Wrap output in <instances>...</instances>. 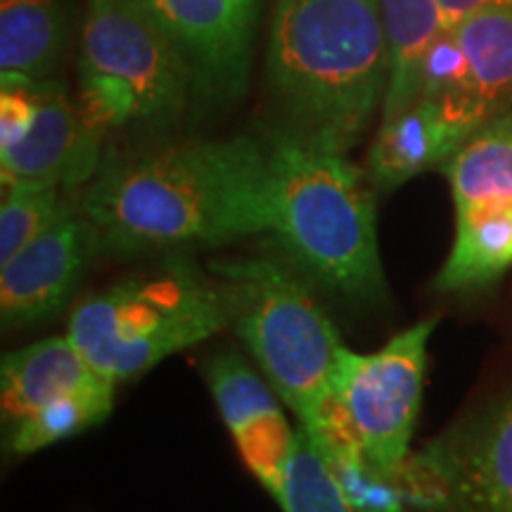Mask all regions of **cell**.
<instances>
[{
    "instance_id": "obj_1",
    "label": "cell",
    "mask_w": 512,
    "mask_h": 512,
    "mask_svg": "<svg viewBox=\"0 0 512 512\" xmlns=\"http://www.w3.org/2000/svg\"><path fill=\"white\" fill-rule=\"evenodd\" d=\"M79 204L114 254L226 245L275 223L268 150L247 136L102 159Z\"/></svg>"
},
{
    "instance_id": "obj_2",
    "label": "cell",
    "mask_w": 512,
    "mask_h": 512,
    "mask_svg": "<svg viewBox=\"0 0 512 512\" xmlns=\"http://www.w3.org/2000/svg\"><path fill=\"white\" fill-rule=\"evenodd\" d=\"M266 81L287 131L347 155L387 93L380 0H275Z\"/></svg>"
},
{
    "instance_id": "obj_3",
    "label": "cell",
    "mask_w": 512,
    "mask_h": 512,
    "mask_svg": "<svg viewBox=\"0 0 512 512\" xmlns=\"http://www.w3.org/2000/svg\"><path fill=\"white\" fill-rule=\"evenodd\" d=\"M271 235L313 283L351 304L387 299L377 247L375 185L344 152L285 131L268 147Z\"/></svg>"
},
{
    "instance_id": "obj_4",
    "label": "cell",
    "mask_w": 512,
    "mask_h": 512,
    "mask_svg": "<svg viewBox=\"0 0 512 512\" xmlns=\"http://www.w3.org/2000/svg\"><path fill=\"white\" fill-rule=\"evenodd\" d=\"M230 325L233 297L226 280L171 256L81 299L67 335L100 375L119 384Z\"/></svg>"
},
{
    "instance_id": "obj_5",
    "label": "cell",
    "mask_w": 512,
    "mask_h": 512,
    "mask_svg": "<svg viewBox=\"0 0 512 512\" xmlns=\"http://www.w3.org/2000/svg\"><path fill=\"white\" fill-rule=\"evenodd\" d=\"M233 297V328L313 439L330 430L342 339L309 290L273 259L211 264Z\"/></svg>"
},
{
    "instance_id": "obj_6",
    "label": "cell",
    "mask_w": 512,
    "mask_h": 512,
    "mask_svg": "<svg viewBox=\"0 0 512 512\" xmlns=\"http://www.w3.org/2000/svg\"><path fill=\"white\" fill-rule=\"evenodd\" d=\"M192 91L190 64L138 0H88L79 105L95 128L169 124Z\"/></svg>"
},
{
    "instance_id": "obj_7",
    "label": "cell",
    "mask_w": 512,
    "mask_h": 512,
    "mask_svg": "<svg viewBox=\"0 0 512 512\" xmlns=\"http://www.w3.org/2000/svg\"><path fill=\"white\" fill-rule=\"evenodd\" d=\"M434 328L437 318L420 320L373 354L342 347L335 373V413L330 430L316 439L347 434L370 470L399 489L411 456Z\"/></svg>"
},
{
    "instance_id": "obj_8",
    "label": "cell",
    "mask_w": 512,
    "mask_h": 512,
    "mask_svg": "<svg viewBox=\"0 0 512 512\" xmlns=\"http://www.w3.org/2000/svg\"><path fill=\"white\" fill-rule=\"evenodd\" d=\"M401 494L418 512H512V392L411 453Z\"/></svg>"
},
{
    "instance_id": "obj_9",
    "label": "cell",
    "mask_w": 512,
    "mask_h": 512,
    "mask_svg": "<svg viewBox=\"0 0 512 512\" xmlns=\"http://www.w3.org/2000/svg\"><path fill=\"white\" fill-rule=\"evenodd\" d=\"M102 136L60 81H5L0 88V181L72 190L102 164Z\"/></svg>"
},
{
    "instance_id": "obj_10",
    "label": "cell",
    "mask_w": 512,
    "mask_h": 512,
    "mask_svg": "<svg viewBox=\"0 0 512 512\" xmlns=\"http://www.w3.org/2000/svg\"><path fill=\"white\" fill-rule=\"evenodd\" d=\"M102 249L98 228L79 204L41 238L0 264L3 328L15 330L57 316Z\"/></svg>"
},
{
    "instance_id": "obj_11",
    "label": "cell",
    "mask_w": 512,
    "mask_h": 512,
    "mask_svg": "<svg viewBox=\"0 0 512 512\" xmlns=\"http://www.w3.org/2000/svg\"><path fill=\"white\" fill-rule=\"evenodd\" d=\"M190 64L195 91L238 98L247 83L256 0H138Z\"/></svg>"
},
{
    "instance_id": "obj_12",
    "label": "cell",
    "mask_w": 512,
    "mask_h": 512,
    "mask_svg": "<svg viewBox=\"0 0 512 512\" xmlns=\"http://www.w3.org/2000/svg\"><path fill=\"white\" fill-rule=\"evenodd\" d=\"M204 380L249 472L278 503L297 444V430L280 406L283 399L235 351L211 356L204 363Z\"/></svg>"
},
{
    "instance_id": "obj_13",
    "label": "cell",
    "mask_w": 512,
    "mask_h": 512,
    "mask_svg": "<svg viewBox=\"0 0 512 512\" xmlns=\"http://www.w3.org/2000/svg\"><path fill=\"white\" fill-rule=\"evenodd\" d=\"M453 31L465 48L470 76L463 91L434 105L465 143L486 121L512 107V3L486 5Z\"/></svg>"
},
{
    "instance_id": "obj_14",
    "label": "cell",
    "mask_w": 512,
    "mask_h": 512,
    "mask_svg": "<svg viewBox=\"0 0 512 512\" xmlns=\"http://www.w3.org/2000/svg\"><path fill=\"white\" fill-rule=\"evenodd\" d=\"M100 380H105V375L86 361L69 335L46 337L24 349L10 351L0 363L3 434L53 401Z\"/></svg>"
},
{
    "instance_id": "obj_15",
    "label": "cell",
    "mask_w": 512,
    "mask_h": 512,
    "mask_svg": "<svg viewBox=\"0 0 512 512\" xmlns=\"http://www.w3.org/2000/svg\"><path fill=\"white\" fill-rule=\"evenodd\" d=\"M463 145L430 100H415L399 117L380 124L368 152L375 190L392 192L432 166H444Z\"/></svg>"
},
{
    "instance_id": "obj_16",
    "label": "cell",
    "mask_w": 512,
    "mask_h": 512,
    "mask_svg": "<svg viewBox=\"0 0 512 512\" xmlns=\"http://www.w3.org/2000/svg\"><path fill=\"white\" fill-rule=\"evenodd\" d=\"M380 5L389 48V81L380 124H387L418 100L422 60L444 24L437 0H380Z\"/></svg>"
},
{
    "instance_id": "obj_17",
    "label": "cell",
    "mask_w": 512,
    "mask_h": 512,
    "mask_svg": "<svg viewBox=\"0 0 512 512\" xmlns=\"http://www.w3.org/2000/svg\"><path fill=\"white\" fill-rule=\"evenodd\" d=\"M62 46L60 0H0V81L50 79Z\"/></svg>"
},
{
    "instance_id": "obj_18",
    "label": "cell",
    "mask_w": 512,
    "mask_h": 512,
    "mask_svg": "<svg viewBox=\"0 0 512 512\" xmlns=\"http://www.w3.org/2000/svg\"><path fill=\"white\" fill-rule=\"evenodd\" d=\"M441 169L456 207L489 195L512 197V110L486 121Z\"/></svg>"
},
{
    "instance_id": "obj_19",
    "label": "cell",
    "mask_w": 512,
    "mask_h": 512,
    "mask_svg": "<svg viewBox=\"0 0 512 512\" xmlns=\"http://www.w3.org/2000/svg\"><path fill=\"white\" fill-rule=\"evenodd\" d=\"M114 392H117V382L105 377L91 387L62 396L5 432V448L15 456H29L57 441L91 430L112 413Z\"/></svg>"
},
{
    "instance_id": "obj_20",
    "label": "cell",
    "mask_w": 512,
    "mask_h": 512,
    "mask_svg": "<svg viewBox=\"0 0 512 512\" xmlns=\"http://www.w3.org/2000/svg\"><path fill=\"white\" fill-rule=\"evenodd\" d=\"M278 508L283 512H358L337 470L304 427H297V444Z\"/></svg>"
},
{
    "instance_id": "obj_21",
    "label": "cell",
    "mask_w": 512,
    "mask_h": 512,
    "mask_svg": "<svg viewBox=\"0 0 512 512\" xmlns=\"http://www.w3.org/2000/svg\"><path fill=\"white\" fill-rule=\"evenodd\" d=\"M76 202L57 185H3L0 202V264L10 261L46 230L76 211Z\"/></svg>"
},
{
    "instance_id": "obj_22",
    "label": "cell",
    "mask_w": 512,
    "mask_h": 512,
    "mask_svg": "<svg viewBox=\"0 0 512 512\" xmlns=\"http://www.w3.org/2000/svg\"><path fill=\"white\" fill-rule=\"evenodd\" d=\"M470 76L465 48L456 31H441L434 38L420 69L418 100H446L463 91Z\"/></svg>"
},
{
    "instance_id": "obj_23",
    "label": "cell",
    "mask_w": 512,
    "mask_h": 512,
    "mask_svg": "<svg viewBox=\"0 0 512 512\" xmlns=\"http://www.w3.org/2000/svg\"><path fill=\"white\" fill-rule=\"evenodd\" d=\"M441 10V24H444V31L458 29L460 24L465 22L467 17L475 15L477 10L486 8L494 0H437Z\"/></svg>"
}]
</instances>
